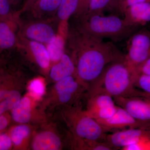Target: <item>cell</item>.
Instances as JSON below:
<instances>
[{
    "label": "cell",
    "instance_id": "1",
    "mask_svg": "<svg viewBox=\"0 0 150 150\" xmlns=\"http://www.w3.org/2000/svg\"><path fill=\"white\" fill-rule=\"evenodd\" d=\"M86 32L79 26L70 31L67 41L76 60V74L88 87L108 65L125 59V55L112 42Z\"/></svg>",
    "mask_w": 150,
    "mask_h": 150
},
{
    "label": "cell",
    "instance_id": "2",
    "mask_svg": "<svg viewBox=\"0 0 150 150\" xmlns=\"http://www.w3.org/2000/svg\"><path fill=\"white\" fill-rule=\"evenodd\" d=\"M125 59L108 65L97 79L88 87L89 96L105 94L112 98L134 96L137 89L134 85L131 70Z\"/></svg>",
    "mask_w": 150,
    "mask_h": 150
},
{
    "label": "cell",
    "instance_id": "3",
    "mask_svg": "<svg viewBox=\"0 0 150 150\" xmlns=\"http://www.w3.org/2000/svg\"><path fill=\"white\" fill-rule=\"evenodd\" d=\"M79 27L91 35L103 39L120 41L129 37L137 26L129 24L125 19L115 16L94 15L80 19Z\"/></svg>",
    "mask_w": 150,
    "mask_h": 150
},
{
    "label": "cell",
    "instance_id": "4",
    "mask_svg": "<svg viewBox=\"0 0 150 150\" xmlns=\"http://www.w3.org/2000/svg\"><path fill=\"white\" fill-rule=\"evenodd\" d=\"M58 27L55 17L35 19L24 23L20 21L18 35L27 40L46 45L56 37Z\"/></svg>",
    "mask_w": 150,
    "mask_h": 150
},
{
    "label": "cell",
    "instance_id": "5",
    "mask_svg": "<svg viewBox=\"0 0 150 150\" xmlns=\"http://www.w3.org/2000/svg\"><path fill=\"white\" fill-rule=\"evenodd\" d=\"M68 115L76 138L105 142L106 132L98 122L89 116L86 111L69 110Z\"/></svg>",
    "mask_w": 150,
    "mask_h": 150
},
{
    "label": "cell",
    "instance_id": "6",
    "mask_svg": "<svg viewBox=\"0 0 150 150\" xmlns=\"http://www.w3.org/2000/svg\"><path fill=\"white\" fill-rule=\"evenodd\" d=\"M150 58V33L143 31L133 35L124 60L132 74L136 67Z\"/></svg>",
    "mask_w": 150,
    "mask_h": 150
},
{
    "label": "cell",
    "instance_id": "7",
    "mask_svg": "<svg viewBox=\"0 0 150 150\" xmlns=\"http://www.w3.org/2000/svg\"><path fill=\"white\" fill-rule=\"evenodd\" d=\"M96 121L105 132L111 133L150 126V121H142L136 119L124 108L119 106L115 114L110 118Z\"/></svg>",
    "mask_w": 150,
    "mask_h": 150
},
{
    "label": "cell",
    "instance_id": "8",
    "mask_svg": "<svg viewBox=\"0 0 150 150\" xmlns=\"http://www.w3.org/2000/svg\"><path fill=\"white\" fill-rule=\"evenodd\" d=\"M146 140H150V126L112 132L106 135L105 142L117 150Z\"/></svg>",
    "mask_w": 150,
    "mask_h": 150
},
{
    "label": "cell",
    "instance_id": "9",
    "mask_svg": "<svg viewBox=\"0 0 150 150\" xmlns=\"http://www.w3.org/2000/svg\"><path fill=\"white\" fill-rule=\"evenodd\" d=\"M118 108L112 96L105 94H97L89 96L85 111L95 120H103L114 115Z\"/></svg>",
    "mask_w": 150,
    "mask_h": 150
},
{
    "label": "cell",
    "instance_id": "10",
    "mask_svg": "<svg viewBox=\"0 0 150 150\" xmlns=\"http://www.w3.org/2000/svg\"><path fill=\"white\" fill-rule=\"evenodd\" d=\"M20 16L16 11L10 16L0 18V51L17 48Z\"/></svg>",
    "mask_w": 150,
    "mask_h": 150
},
{
    "label": "cell",
    "instance_id": "11",
    "mask_svg": "<svg viewBox=\"0 0 150 150\" xmlns=\"http://www.w3.org/2000/svg\"><path fill=\"white\" fill-rule=\"evenodd\" d=\"M118 106L124 108L132 116L142 121H150V99L144 97L113 98Z\"/></svg>",
    "mask_w": 150,
    "mask_h": 150
},
{
    "label": "cell",
    "instance_id": "12",
    "mask_svg": "<svg viewBox=\"0 0 150 150\" xmlns=\"http://www.w3.org/2000/svg\"><path fill=\"white\" fill-rule=\"evenodd\" d=\"M17 48L30 54L41 69L46 70L49 68L51 59L45 44L27 40L18 35Z\"/></svg>",
    "mask_w": 150,
    "mask_h": 150
},
{
    "label": "cell",
    "instance_id": "13",
    "mask_svg": "<svg viewBox=\"0 0 150 150\" xmlns=\"http://www.w3.org/2000/svg\"><path fill=\"white\" fill-rule=\"evenodd\" d=\"M124 18L134 26L144 25L150 21V0L134 4L123 13Z\"/></svg>",
    "mask_w": 150,
    "mask_h": 150
},
{
    "label": "cell",
    "instance_id": "14",
    "mask_svg": "<svg viewBox=\"0 0 150 150\" xmlns=\"http://www.w3.org/2000/svg\"><path fill=\"white\" fill-rule=\"evenodd\" d=\"M69 31V24H59L56 37L46 45L51 62H59L65 54Z\"/></svg>",
    "mask_w": 150,
    "mask_h": 150
},
{
    "label": "cell",
    "instance_id": "15",
    "mask_svg": "<svg viewBox=\"0 0 150 150\" xmlns=\"http://www.w3.org/2000/svg\"><path fill=\"white\" fill-rule=\"evenodd\" d=\"M83 84L85 85L78 79L77 76L75 77L74 75L57 81L56 89L59 101L63 103H69L78 93L80 86Z\"/></svg>",
    "mask_w": 150,
    "mask_h": 150
},
{
    "label": "cell",
    "instance_id": "16",
    "mask_svg": "<svg viewBox=\"0 0 150 150\" xmlns=\"http://www.w3.org/2000/svg\"><path fill=\"white\" fill-rule=\"evenodd\" d=\"M51 68L50 76L53 80L58 81L76 74L75 63L72 58L65 54L59 62Z\"/></svg>",
    "mask_w": 150,
    "mask_h": 150
},
{
    "label": "cell",
    "instance_id": "17",
    "mask_svg": "<svg viewBox=\"0 0 150 150\" xmlns=\"http://www.w3.org/2000/svg\"><path fill=\"white\" fill-rule=\"evenodd\" d=\"M61 139L51 131H44L36 135L32 144L35 150H57L62 147Z\"/></svg>",
    "mask_w": 150,
    "mask_h": 150
},
{
    "label": "cell",
    "instance_id": "18",
    "mask_svg": "<svg viewBox=\"0 0 150 150\" xmlns=\"http://www.w3.org/2000/svg\"><path fill=\"white\" fill-rule=\"evenodd\" d=\"M62 0H37L29 11L35 19L46 18L56 15Z\"/></svg>",
    "mask_w": 150,
    "mask_h": 150
},
{
    "label": "cell",
    "instance_id": "19",
    "mask_svg": "<svg viewBox=\"0 0 150 150\" xmlns=\"http://www.w3.org/2000/svg\"><path fill=\"white\" fill-rule=\"evenodd\" d=\"M12 117L17 123H25L31 117V103L27 97L21 98L11 110Z\"/></svg>",
    "mask_w": 150,
    "mask_h": 150
},
{
    "label": "cell",
    "instance_id": "20",
    "mask_svg": "<svg viewBox=\"0 0 150 150\" xmlns=\"http://www.w3.org/2000/svg\"><path fill=\"white\" fill-rule=\"evenodd\" d=\"M21 99V96L17 91L0 89V115L11 110Z\"/></svg>",
    "mask_w": 150,
    "mask_h": 150
},
{
    "label": "cell",
    "instance_id": "21",
    "mask_svg": "<svg viewBox=\"0 0 150 150\" xmlns=\"http://www.w3.org/2000/svg\"><path fill=\"white\" fill-rule=\"evenodd\" d=\"M78 4L79 0H62L55 15L58 24L61 22H69L70 18L76 13Z\"/></svg>",
    "mask_w": 150,
    "mask_h": 150
},
{
    "label": "cell",
    "instance_id": "22",
    "mask_svg": "<svg viewBox=\"0 0 150 150\" xmlns=\"http://www.w3.org/2000/svg\"><path fill=\"white\" fill-rule=\"evenodd\" d=\"M76 142L78 143L80 149L88 150H114L107 142L103 141L91 139H84L76 138Z\"/></svg>",
    "mask_w": 150,
    "mask_h": 150
},
{
    "label": "cell",
    "instance_id": "23",
    "mask_svg": "<svg viewBox=\"0 0 150 150\" xmlns=\"http://www.w3.org/2000/svg\"><path fill=\"white\" fill-rule=\"evenodd\" d=\"M134 85L138 91L135 96L144 97L150 99V76L141 75L134 81Z\"/></svg>",
    "mask_w": 150,
    "mask_h": 150
},
{
    "label": "cell",
    "instance_id": "24",
    "mask_svg": "<svg viewBox=\"0 0 150 150\" xmlns=\"http://www.w3.org/2000/svg\"><path fill=\"white\" fill-rule=\"evenodd\" d=\"M30 133V129L25 125H19L11 129L9 135L13 144L18 146H20L23 140L28 137Z\"/></svg>",
    "mask_w": 150,
    "mask_h": 150
},
{
    "label": "cell",
    "instance_id": "25",
    "mask_svg": "<svg viewBox=\"0 0 150 150\" xmlns=\"http://www.w3.org/2000/svg\"><path fill=\"white\" fill-rule=\"evenodd\" d=\"M110 1L111 0H91L87 13L83 17L103 15V11L108 7Z\"/></svg>",
    "mask_w": 150,
    "mask_h": 150
},
{
    "label": "cell",
    "instance_id": "26",
    "mask_svg": "<svg viewBox=\"0 0 150 150\" xmlns=\"http://www.w3.org/2000/svg\"><path fill=\"white\" fill-rule=\"evenodd\" d=\"M30 94L34 98L39 99L45 92V87L43 80L37 78L33 80L28 86Z\"/></svg>",
    "mask_w": 150,
    "mask_h": 150
},
{
    "label": "cell",
    "instance_id": "27",
    "mask_svg": "<svg viewBox=\"0 0 150 150\" xmlns=\"http://www.w3.org/2000/svg\"><path fill=\"white\" fill-rule=\"evenodd\" d=\"M141 75L150 76V58L135 68L132 72L133 81L135 78Z\"/></svg>",
    "mask_w": 150,
    "mask_h": 150
},
{
    "label": "cell",
    "instance_id": "28",
    "mask_svg": "<svg viewBox=\"0 0 150 150\" xmlns=\"http://www.w3.org/2000/svg\"><path fill=\"white\" fill-rule=\"evenodd\" d=\"M8 0H0V18H5L13 15L15 12Z\"/></svg>",
    "mask_w": 150,
    "mask_h": 150
},
{
    "label": "cell",
    "instance_id": "29",
    "mask_svg": "<svg viewBox=\"0 0 150 150\" xmlns=\"http://www.w3.org/2000/svg\"><path fill=\"white\" fill-rule=\"evenodd\" d=\"M123 150H150V140H144L126 146L121 149Z\"/></svg>",
    "mask_w": 150,
    "mask_h": 150
},
{
    "label": "cell",
    "instance_id": "30",
    "mask_svg": "<svg viewBox=\"0 0 150 150\" xmlns=\"http://www.w3.org/2000/svg\"><path fill=\"white\" fill-rule=\"evenodd\" d=\"M90 1L91 0H79L77 9L74 14L76 17L80 19L86 15Z\"/></svg>",
    "mask_w": 150,
    "mask_h": 150
},
{
    "label": "cell",
    "instance_id": "31",
    "mask_svg": "<svg viewBox=\"0 0 150 150\" xmlns=\"http://www.w3.org/2000/svg\"><path fill=\"white\" fill-rule=\"evenodd\" d=\"M12 144L9 135L6 134H0V150L10 149Z\"/></svg>",
    "mask_w": 150,
    "mask_h": 150
},
{
    "label": "cell",
    "instance_id": "32",
    "mask_svg": "<svg viewBox=\"0 0 150 150\" xmlns=\"http://www.w3.org/2000/svg\"><path fill=\"white\" fill-rule=\"evenodd\" d=\"M149 1L150 0H122L120 12L123 13L124 11L129 7L138 3Z\"/></svg>",
    "mask_w": 150,
    "mask_h": 150
},
{
    "label": "cell",
    "instance_id": "33",
    "mask_svg": "<svg viewBox=\"0 0 150 150\" xmlns=\"http://www.w3.org/2000/svg\"><path fill=\"white\" fill-rule=\"evenodd\" d=\"M37 1V0H24L21 8L17 11L20 15L28 11Z\"/></svg>",
    "mask_w": 150,
    "mask_h": 150
},
{
    "label": "cell",
    "instance_id": "34",
    "mask_svg": "<svg viewBox=\"0 0 150 150\" xmlns=\"http://www.w3.org/2000/svg\"><path fill=\"white\" fill-rule=\"evenodd\" d=\"M8 124V120L4 115H0V131H2L7 127Z\"/></svg>",
    "mask_w": 150,
    "mask_h": 150
},
{
    "label": "cell",
    "instance_id": "35",
    "mask_svg": "<svg viewBox=\"0 0 150 150\" xmlns=\"http://www.w3.org/2000/svg\"><path fill=\"white\" fill-rule=\"evenodd\" d=\"M122 0H111L108 7L112 9H115L120 12Z\"/></svg>",
    "mask_w": 150,
    "mask_h": 150
},
{
    "label": "cell",
    "instance_id": "36",
    "mask_svg": "<svg viewBox=\"0 0 150 150\" xmlns=\"http://www.w3.org/2000/svg\"><path fill=\"white\" fill-rule=\"evenodd\" d=\"M8 1L10 3L11 5L13 7V6L17 5L21 0H8Z\"/></svg>",
    "mask_w": 150,
    "mask_h": 150
}]
</instances>
